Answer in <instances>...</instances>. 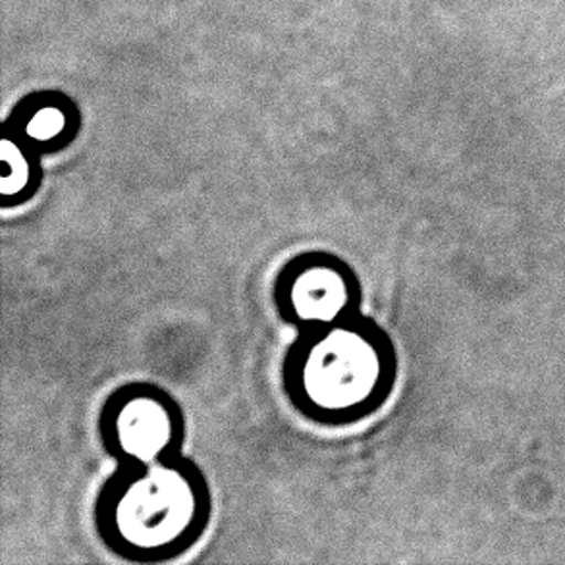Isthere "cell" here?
Returning <instances> with one entry per match:
<instances>
[{
    "instance_id": "3",
    "label": "cell",
    "mask_w": 565,
    "mask_h": 565,
    "mask_svg": "<svg viewBox=\"0 0 565 565\" xmlns=\"http://www.w3.org/2000/svg\"><path fill=\"white\" fill-rule=\"evenodd\" d=\"M99 430L105 450L116 459L151 461L182 451L184 413L164 390L128 384L103 405Z\"/></svg>"
},
{
    "instance_id": "2",
    "label": "cell",
    "mask_w": 565,
    "mask_h": 565,
    "mask_svg": "<svg viewBox=\"0 0 565 565\" xmlns=\"http://www.w3.org/2000/svg\"><path fill=\"white\" fill-rule=\"evenodd\" d=\"M209 515L205 477L182 451L151 461L124 459L95 505L100 539L134 562H159L188 551L205 533Z\"/></svg>"
},
{
    "instance_id": "1",
    "label": "cell",
    "mask_w": 565,
    "mask_h": 565,
    "mask_svg": "<svg viewBox=\"0 0 565 565\" xmlns=\"http://www.w3.org/2000/svg\"><path fill=\"white\" fill-rule=\"evenodd\" d=\"M399 360L388 332L360 311L301 329L282 384L307 419L345 425L379 412L396 388Z\"/></svg>"
},
{
    "instance_id": "6",
    "label": "cell",
    "mask_w": 565,
    "mask_h": 565,
    "mask_svg": "<svg viewBox=\"0 0 565 565\" xmlns=\"http://www.w3.org/2000/svg\"><path fill=\"white\" fill-rule=\"evenodd\" d=\"M66 128V118L58 108H43L28 124V136L35 141H49L58 138Z\"/></svg>"
},
{
    "instance_id": "5",
    "label": "cell",
    "mask_w": 565,
    "mask_h": 565,
    "mask_svg": "<svg viewBox=\"0 0 565 565\" xmlns=\"http://www.w3.org/2000/svg\"><path fill=\"white\" fill-rule=\"evenodd\" d=\"M0 154H2V164H4V172H2V184H0V193L4 199V206H8V201L12 199L14 203H20L23 198H28L31 185V164L22 149L15 146L14 141L4 139L2 147H0Z\"/></svg>"
},
{
    "instance_id": "4",
    "label": "cell",
    "mask_w": 565,
    "mask_h": 565,
    "mask_svg": "<svg viewBox=\"0 0 565 565\" xmlns=\"http://www.w3.org/2000/svg\"><path fill=\"white\" fill-rule=\"evenodd\" d=\"M275 303L284 321L301 329L337 321L360 311V278L332 253H301L276 275Z\"/></svg>"
}]
</instances>
